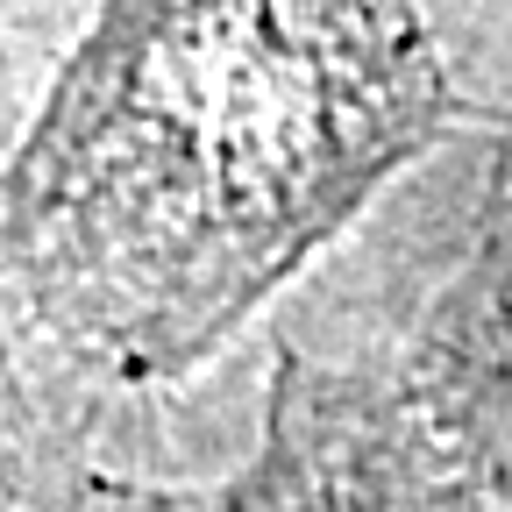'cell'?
<instances>
[{"label": "cell", "instance_id": "obj_1", "mask_svg": "<svg viewBox=\"0 0 512 512\" xmlns=\"http://www.w3.org/2000/svg\"><path fill=\"white\" fill-rule=\"evenodd\" d=\"M448 107L413 0H107L15 171V264L121 363H178Z\"/></svg>", "mask_w": 512, "mask_h": 512}]
</instances>
